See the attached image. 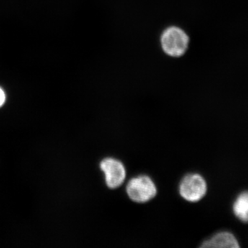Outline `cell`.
Listing matches in <instances>:
<instances>
[{"label":"cell","instance_id":"6da1fadb","mask_svg":"<svg viewBox=\"0 0 248 248\" xmlns=\"http://www.w3.org/2000/svg\"><path fill=\"white\" fill-rule=\"evenodd\" d=\"M161 48L166 55L172 58L182 57L187 51L189 37L187 33L177 27L168 28L161 36Z\"/></svg>","mask_w":248,"mask_h":248},{"label":"cell","instance_id":"5b68a950","mask_svg":"<svg viewBox=\"0 0 248 248\" xmlns=\"http://www.w3.org/2000/svg\"><path fill=\"white\" fill-rule=\"evenodd\" d=\"M201 248H239L240 246L234 234L229 232H220L211 239L203 241Z\"/></svg>","mask_w":248,"mask_h":248},{"label":"cell","instance_id":"7a4b0ae2","mask_svg":"<svg viewBox=\"0 0 248 248\" xmlns=\"http://www.w3.org/2000/svg\"><path fill=\"white\" fill-rule=\"evenodd\" d=\"M126 192L129 198L134 202L143 203L154 198L157 190L151 178L146 175H141L129 181Z\"/></svg>","mask_w":248,"mask_h":248},{"label":"cell","instance_id":"52a82bcc","mask_svg":"<svg viewBox=\"0 0 248 248\" xmlns=\"http://www.w3.org/2000/svg\"><path fill=\"white\" fill-rule=\"evenodd\" d=\"M5 101H6V94L3 89L0 88V107L4 105Z\"/></svg>","mask_w":248,"mask_h":248},{"label":"cell","instance_id":"3957f363","mask_svg":"<svg viewBox=\"0 0 248 248\" xmlns=\"http://www.w3.org/2000/svg\"><path fill=\"white\" fill-rule=\"evenodd\" d=\"M206 192V182L199 174H187L179 186V193L187 202H199L205 195Z\"/></svg>","mask_w":248,"mask_h":248},{"label":"cell","instance_id":"8992f818","mask_svg":"<svg viewBox=\"0 0 248 248\" xmlns=\"http://www.w3.org/2000/svg\"><path fill=\"white\" fill-rule=\"evenodd\" d=\"M233 212H234L235 216L237 217L240 221L247 223L248 220V194L246 191L238 196L234 205H233Z\"/></svg>","mask_w":248,"mask_h":248},{"label":"cell","instance_id":"277c9868","mask_svg":"<svg viewBox=\"0 0 248 248\" xmlns=\"http://www.w3.org/2000/svg\"><path fill=\"white\" fill-rule=\"evenodd\" d=\"M100 169L105 174L107 185L110 189L120 187L126 177L124 164L113 158H107L103 160L100 164Z\"/></svg>","mask_w":248,"mask_h":248}]
</instances>
